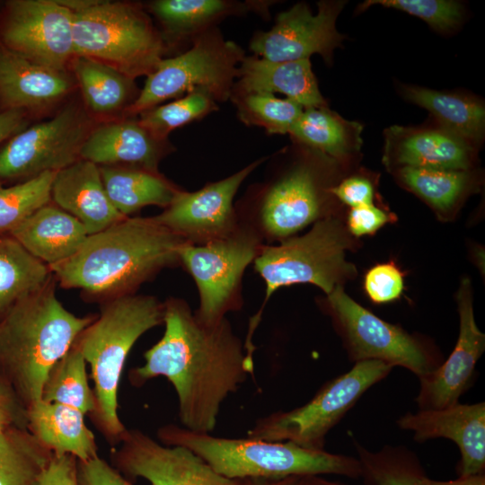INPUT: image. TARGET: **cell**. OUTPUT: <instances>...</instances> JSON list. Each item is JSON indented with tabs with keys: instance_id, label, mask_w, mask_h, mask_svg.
<instances>
[{
	"instance_id": "21",
	"label": "cell",
	"mask_w": 485,
	"mask_h": 485,
	"mask_svg": "<svg viewBox=\"0 0 485 485\" xmlns=\"http://www.w3.org/2000/svg\"><path fill=\"white\" fill-rule=\"evenodd\" d=\"M168 147L143 128L138 120L102 124L90 131L80 159L101 166H119L157 172Z\"/></svg>"
},
{
	"instance_id": "45",
	"label": "cell",
	"mask_w": 485,
	"mask_h": 485,
	"mask_svg": "<svg viewBox=\"0 0 485 485\" xmlns=\"http://www.w3.org/2000/svg\"><path fill=\"white\" fill-rule=\"evenodd\" d=\"M39 485H78L77 460L69 454H53Z\"/></svg>"
},
{
	"instance_id": "43",
	"label": "cell",
	"mask_w": 485,
	"mask_h": 485,
	"mask_svg": "<svg viewBox=\"0 0 485 485\" xmlns=\"http://www.w3.org/2000/svg\"><path fill=\"white\" fill-rule=\"evenodd\" d=\"M330 192L344 204L352 207L374 205L375 191L369 180L362 176H351L331 188Z\"/></svg>"
},
{
	"instance_id": "5",
	"label": "cell",
	"mask_w": 485,
	"mask_h": 485,
	"mask_svg": "<svg viewBox=\"0 0 485 485\" xmlns=\"http://www.w3.org/2000/svg\"><path fill=\"white\" fill-rule=\"evenodd\" d=\"M157 439L166 445L186 447L219 474L233 480H278L292 476L335 474L357 479V457L312 450L291 442L251 437L231 438L199 433L176 424L158 428Z\"/></svg>"
},
{
	"instance_id": "13",
	"label": "cell",
	"mask_w": 485,
	"mask_h": 485,
	"mask_svg": "<svg viewBox=\"0 0 485 485\" xmlns=\"http://www.w3.org/2000/svg\"><path fill=\"white\" fill-rule=\"evenodd\" d=\"M0 44L36 64L64 72L75 56L73 12L58 1H11L0 25Z\"/></svg>"
},
{
	"instance_id": "9",
	"label": "cell",
	"mask_w": 485,
	"mask_h": 485,
	"mask_svg": "<svg viewBox=\"0 0 485 485\" xmlns=\"http://www.w3.org/2000/svg\"><path fill=\"white\" fill-rule=\"evenodd\" d=\"M392 366L378 360L354 363L346 373L326 382L306 403L257 419L247 436L265 441L291 442L312 450H324L327 434Z\"/></svg>"
},
{
	"instance_id": "11",
	"label": "cell",
	"mask_w": 485,
	"mask_h": 485,
	"mask_svg": "<svg viewBox=\"0 0 485 485\" xmlns=\"http://www.w3.org/2000/svg\"><path fill=\"white\" fill-rule=\"evenodd\" d=\"M258 243L255 235L234 232L200 245L181 244L179 260L197 284L199 305L194 314L202 323H218L236 308L235 292L244 269L260 251Z\"/></svg>"
},
{
	"instance_id": "10",
	"label": "cell",
	"mask_w": 485,
	"mask_h": 485,
	"mask_svg": "<svg viewBox=\"0 0 485 485\" xmlns=\"http://www.w3.org/2000/svg\"><path fill=\"white\" fill-rule=\"evenodd\" d=\"M331 314L354 363L378 360L401 366L419 380L438 368L444 358L431 345L387 322L357 304L342 286L327 295Z\"/></svg>"
},
{
	"instance_id": "48",
	"label": "cell",
	"mask_w": 485,
	"mask_h": 485,
	"mask_svg": "<svg viewBox=\"0 0 485 485\" xmlns=\"http://www.w3.org/2000/svg\"><path fill=\"white\" fill-rule=\"evenodd\" d=\"M420 485H485V473L458 477L453 481H436L425 475Z\"/></svg>"
},
{
	"instance_id": "23",
	"label": "cell",
	"mask_w": 485,
	"mask_h": 485,
	"mask_svg": "<svg viewBox=\"0 0 485 485\" xmlns=\"http://www.w3.org/2000/svg\"><path fill=\"white\" fill-rule=\"evenodd\" d=\"M65 72L28 60L0 44V103L4 110L39 109L71 89Z\"/></svg>"
},
{
	"instance_id": "19",
	"label": "cell",
	"mask_w": 485,
	"mask_h": 485,
	"mask_svg": "<svg viewBox=\"0 0 485 485\" xmlns=\"http://www.w3.org/2000/svg\"><path fill=\"white\" fill-rule=\"evenodd\" d=\"M313 164H297L265 192L260 219L265 232L275 238L287 237L322 216L324 192Z\"/></svg>"
},
{
	"instance_id": "38",
	"label": "cell",
	"mask_w": 485,
	"mask_h": 485,
	"mask_svg": "<svg viewBox=\"0 0 485 485\" xmlns=\"http://www.w3.org/2000/svg\"><path fill=\"white\" fill-rule=\"evenodd\" d=\"M240 119L251 126L263 128L269 134H287L302 114L304 108L290 99L273 94H234Z\"/></svg>"
},
{
	"instance_id": "2",
	"label": "cell",
	"mask_w": 485,
	"mask_h": 485,
	"mask_svg": "<svg viewBox=\"0 0 485 485\" xmlns=\"http://www.w3.org/2000/svg\"><path fill=\"white\" fill-rule=\"evenodd\" d=\"M186 241L151 218L126 217L88 235L79 250L49 267L65 288L81 289L103 304L129 294L158 270L179 260Z\"/></svg>"
},
{
	"instance_id": "42",
	"label": "cell",
	"mask_w": 485,
	"mask_h": 485,
	"mask_svg": "<svg viewBox=\"0 0 485 485\" xmlns=\"http://www.w3.org/2000/svg\"><path fill=\"white\" fill-rule=\"evenodd\" d=\"M78 485H133L114 466L99 455L77 460Z\"/></svg>"
},
{
	"instance_id": "3",
	"label": "cell",
	"mask_w": 485,
	"mask_h": 485,
	"mask_svg": "<svg viewBox=\"0 0 485 485\" xmlns=\"http://www.w3.org/2000/svg\"><path fill=\"white\" fill-rule=\"evenodd\" d=\"M54 279L0 319V376L25 410L41 399L50 369L96 318L68 311L57 297Z\"/></svg>"
},
{
	"instance_id": "32",
	"label": "cell",
	"mask_w": 485,
	"mask_h": 485,
	"mask_svg": "<svg viewBox=\"0 0 485 485\" xmlns=\"http://www.w3.org/2000/svg\"><path fill=\"white\" fill-rule=\"evenodd\" d=\"M358 125L348 122L326 107L304 109L289 134L298 142L325 156L343 159L355 146L352 129ZM357 146V145H356Z\"/></svg>"
},
{
	"instance_id": "39",
	"label": "cell",
	"mask_w": 485,
	"mask_h": 485,
	"mask_svg": "<svg viewBox=\"0 0 485 485\" xmlns=\"http://www.w3.org/2000/svg\"><path fill=\"white\" fill-rule=\"evenodd\" d=\"M216 110V101L207 93L198 91L141 113L138 122L157 139L166 140L173 129Z\"/></svg>"
},
{
	"instance_id": "34",
	"label": "cell",
	"mask_w": 485,
	"mask_h": 485,
	"mask_svg": "<svg viewBox=\"0 0 485 485\" xmlns=\"http://www.w3.org/2000/svg\"><path fill=\"white\" fill-rule=\"evenodd\" d=\"M40 400L74 407L85 415L93 412V391L88 383L85 359L75 341L48 372Z\"/></svg>"
},
{
	"instance_id": "31",
	"label": "cell",
	"mask_w": 485,
	"mask_h": 485,
	"mask_svg": "<svg viewBox=\"0 0 485 485\" xmlns=\"http://www.w3.org/2000/svg\"><path fill=\"white\" fill-rule=\"evenodd\" d=\"M73 67L84 98L94 112L111 113L132 100L133 79L113 67L84 56H75Z\"/></svg>"
},
{
	"instance_id": "44",
	"label": "cell",
	"mask_w": 485,
	"mask_h": 485,
	"mask_svg": "<svg viewBox=\"0 0 485 485\" xmlns=\"http://www.w3.org/2000/svg\"><path fill=\"white\" fill-rule=\"evenodd\" d=\"M389 221L387 214L374 205L352 207L348 216L349 233L357 237L372 234Z\"/></svg>"
},
{
	"instance_id": "51",
	"label": "cell",
	"mask_w": 485,
	"mask_h": 485,
	"mask_svg": "<svg viewBox=\"0 0 485 485\" xmlns=\"http://www.w3.org/2000/svg\"><path fill=\"white\" fill-rule=\"evenodd\" d=\"M295 485H347L342 482L332 481L321 475H305L299 477Z\"/></svg>"
},
{
	"instance_id": "14",
	"label": "cell",
	"mask_w": 485,
	"mask_h": 485,
	"mask_svg": "<svg viewBox=\"0 0 485 485\" xmlns=\"http://www.w3.org/2000/svg\"><path fill=\"white\" fill-rule=\"evenodd\" d=\"M110 458L121 474L145 479L151 485H243L244 481L219 474L186 447L163 445L136 428L127 429Z\"/></svg>"
},
{
	"instance_id": "7",
	"label": "cell",
	"mask_w": 485,
	"mask_h": 485,
	"mask_svg": "<svg viewBox=\"0 0 485 485\" xmlns=\"http://www.w3.org/2000/svg\"><path fill=\"white\" fill-rule=\"evenodd\" d=\"M75 56L104 63L131 79L149 75L165 46L146 13L130 4L90 3L73 12Z\"/></svg>"
},
{
	"instance_id": "50",
	"label": "cell",
	"mask_w": 485,
	"mask_h": 485,
	"mask_svg": "<svg viewBox=\"0 0 485 485\" xmlns=\"http://www.w3.org/2000/svg\"><path fill=\"white\" fill-rule=\"evenodd\" d=\"M0 401L8 403L16 408L24 410L23 407L18 401L13 392L11 390V388L7 385V384L3 380L1 376H0Z\"/></svg>"
},
{
	"instance_id": "20",
	"label": "cell",
	"mask_w": 485,
	"mask_h": 485,
	"mask_svg": "<svg viewBox=\"0 0 485 485\" xmlns=\"http://www.w3.org/2000/svg\"><path fill=\"white\" fill-rule=\"evenodd\" d=\"M51 200L75 217L89 235L126 218L109 199L99 166L83 159L56 172Z\"/></svg>"
},
{
	"instance_id": "18",
	"label": "cell",
	"mask_w": 485,
	"mask_h": 485,
	"mask_svg": "<svg viewBox=\"0 0 485 485\" xmlns=\"http://www.w3.org/2000/svg\"><path fill=\"white\" fill-rule=\"evenodd\" d=\"M397 426L413 433L414 440L425 442L447 438L459 448L458 477L485 473V402L455 404L436 410L407 412Z\"/></svg>"
},
{
	"instance_id": "26",
	"label": "cell",
	"mask_w": 485,
	"mask_h": 485,
	"mask_svg": "<svg viewBox=\"0 0 485 485\" xmlns=\"http://www.w3.org/2000/svg\"><path fill=\"white\" fill-rule=\"evenodd\" d=\"M396 139L394 156L402 167L467 171L472 164V146L459 137L439 128H392Z\"/></svg>"
},
{
	"instance_id": "16",
	"label": "cell",
	"mask_w": 485,
	"mask_h": 485,
	"mask_svg": "<svg viewBox=\"0 0 485 485\" xmlns=\"http://www.w3.org/2000/svg\"><path fill=\"white\" fill-rule=\"evenodd\" d=\"M263 160L197 191L179 190L163 212L152 218L188 242L193 240L206 243L229 236L235 232L234 197Z\"/></svg>"
},
{
	"instance_id": "17",
	"label": "cell",
	"mask_w": 485,
	"mask_h": 485,
	"mask_svg": "<svg viewBox=\"0 0 485 485\" xmlns=\"http://www.w3.org/2000/svg\"><path fill=\"white\" fill-rule=\"evenodd\" d=\"M459 335L449 357L434 372L419 380L415 399L419 410H436L459 402L472 382L475 366L485 349V335L473 313L469 278H463L458 294Z\"/></svg>"
},
{
	"instance_id": "22",
	"label": "cell",
	"mask_w": 485,
	"mask_h": 485,
	"mask_svg": "<svg viewBox=\"0 0 485 485\" xmlns=\"http://www.w3.org/2000/svg\"><path fill=\"white\" fill-rule=\"evenodd\" d=\"M275 93L285 94L304 109L326 107L310 59L275 62L256 56L244 57L231 95Z\"/></svg>"
},
{
	"instance_id": "4",
	"label": "cell",
	"mask_w": 485,
	"mask_h": 485,
	"mask_svg": "<svg viewBox=\"0 0 485 485\" xmlns=\"http://www.w3.org/2000/svg\"><path fill=\"white\" fill-rule=\"evenodd\" d=\"M163 322V303L129 294L104 303L75 340L93 382L94 409L89 416L110 445L120 444L128 429L118 413V393L128 353L144 333Z\"/></svg>"
},
{
	"instance_id": "36",
	"label": "cell",
	"mask_w": 485,
	"mask_h": 485,
	"mask_svg": "<svg viewBox=\"0 0 485 485\" xmlns=\"http://www.w3.org/2000/svg\"><path fill=\"white\" fill-rule=\"evenodd\" d=\"M399 177L405 186L441 212L453 208L467 190V171L402 167Z\"/></svg>"
},
{
	"instance_id": "29",
	"label": "cell",
	"mask_w": 485,
	"mask_h": 485,
	"mask_svg": "<svg viewBox=\"0 0 485 485\" xmlns=\"http://www.w3.org/2000/svg\"><path fill=\"white\" fill-rule=\"evenodd\" d=\"M53 278L48 265L10 234L0 235V319L20 300Z\"/></svg>"
},
{
	"instance_id": "25",
	"label": "cell",
	"mask_w": 485,
	"mask_h": 485,
	"mask_svg": "<svg viewBox=\"0 0 485 485\" xmlns=\"http://www.w3.org/2000/svg\"><path fill=\"white\" fill-rule=\"evenodd\" d=\"M25 414L27 429L53 454H69L78 461L98 456L95 436L79 410L40 400Z\"/></svg>"
},
{
	"instance_id": "27",
	"label": "cell",
	"mask_w": 485,
	"mask_h": 485,
	"mask_svg": "<svg viewBox=\"0 0 485 485\" xmlns=\"http://www.w3.org/2000/svg\"><path fill=\"white\" fill-rule=\"evenodd\" d=\"M107 196L123 216L146 206L168 207L179 190L158 172L99 166Z\"/></svg>"
},
{
	"instance_id": "8",
	"label": "cell",
	"mask_w": 485,
	"mask_h": 485,
	"mask_svg": "<svg viewBox=\"0 0 485 485\" xmlns=\"http://www.w3.org/2000/svg\"><path fill=\"white\" fill-rule=\"evenodd\" d=\"M243 50L225 40L218 30L207 28L192 38V47L174 57L162 59L134 102L129 114H141L169 99L204 92L216 101L231 97Z\"/></svg>"
},
{
	"instance_id": "30",
	"label": "cell",
	"mask_w": 485,
	"mask_h": 485,
	"mask_svg": "<svg viewBox=\"0 0 485 485\" xmlns=\"http://www.w3.org/2000/svg\"><path fill=\"white\" fill-rule=\"evenodd\" d=\"M52 455L26 427L10 426L0 434V485H39Z\"/></svg>"
},
{
	"instance_id": "6",
	"label": "cell",
	"mask_w": 485,
	"mask_h": 485,
	"mask_svg": "<svg viewBox=\"0 0 485 485\" xmlns=\"http://www.w3.org/2000/svg\"><path fill=\"white\" fill-rule=\"evenodd\" d=\"M352 240L342 224L334 218L318 220L305 234L293 237L277 246L259 251L254 260L256 271L266 284L261 308L251 319L244 342L246 362L253 364L252 336L264 307L279 287L309 283L317 286L327 295L342 282L356 274L355 266L346 260V251Z\"/></svg>"
},
{
	"instance_id": "33",
	"label": "cell",
	"mask_w": 485,
	"mask_h": 485,
	"mask_svg": "<svg viewBox=\"0 0 485 485\" xmlns=\"http://www.w3.org/2000/svg\"><path fill=\"white\" fill-rule=\"evenodd\" d=\"M365 485H420L427 475L417 454L404 445L370 451L354 442Z\"/></svg>"
},
{
	"instance_id": "35",
	"label": "cell",
	"mask_w": 485,
	"mask_h": 485,
	"mask_svg": "<svg viewBox=\"0 0 485 485\" xmlns=\"http://www.w3.org/2000/svg\"><path fill=\"white\" fill-rule=\"evenodd\" d=\"M236 5L223 0H157L150 9L170 33L193 38L216 20L234 12Z\"/></svg>"
},
{
	"instance_id": "15",
	"label": "cell",
	"mask_w": 485,
	"mask_h": 485,
	"mask_svg": "<svg viewBox=\"0 0 485 485\" xmlns=\"http://www.w3.org/2000/svg\"><path fill=\"white\" fill-rule=\"evenodd\" d=\"M344 1H321L313 14L308 5L298 3L278 13L275 25L268 31L256 32L250 49L257 57L275 61H295L321 55L331 61L333 50L340 46L344 36L336 29V20Z\"/></svg>"
},
{
	"instance_id": "41",
	"label": "cell",
	"mask_w": 485,
	"mask_h": 485,
	"mask_svg": "<svg viewBox=\"0 0 485 485\" xmlns=\"http://www.w3.org/2000/svg\"><path fill=\"white\" fill-rule=\"evenodd\" d=\"M364 285L372 302L389 303L398 299L403 292V273L394 263L378 264L367 271Z\"/></svg>"
},
{
	"instance_id": "12",
	"label": "cell",
	"mask_w": 485,
	"mask_h": 485,
	"mask_svg": "<svg viewBox=\"0 0 485 485\" xmlns=\"http://www.w3.org/2000/svg\"><path fill=\"white\" fill-rule=\"evenodd\" d=\"M90 133L87 119L67 107L48 121L19 131L0 148V183L58 172L80 159Z\"/></svg>"
},
{
	"instance_id": "46",
	"label": "cell",
	"mask_w": 485,
	"mask_h": 485,
	"mask_svg": "<svg viewBox=\"0 0 485 485\" xmlns=\"http://www.w3.org/2000/svg\"><path fill=\"white\" fill-rule=\"evenodd\" d=\"M23 111L15 109L0 111V144L22 129L24 122Z\"/></svg>"
},
{
	"instance_id": "1",
	"label": "cell",
	"mask_w": 485,
	"mask_h": 485,
	"mask_svg": "<svg viewBox=\"0 0 485 485\" xmlns=\"http://www.w3.org/2000/svg\"><path fill=\"white\" fill-rule=\"evenodd\" d=\"M163 337L144 353L145 363L129 370V382L141 387L165 377L177 395L181 427L212 434L223 403L250 375L244 345L227 319L202 323L180 299L163 303Z\"/></svg>"
},
{
	"instance_id": "40",
	"label": "cell",
	"mask_w": 485,
	"mask_h": 485,
	"mask_svg": "<svg viewBox=\"0 0 485 485\" xmlns=\"http://www.w3.org/2000/svg\"><path fill=\"white\" fill-rule=\"evenodd\" d=\"M374 4L417 16L441 32L449 31L456 27L463 13L462 5L458 2L448 0H369L362 4L360 11Z\"/></svg>"
},
{
	"instance_id": "37",
	"label": "cell",
	"mask_w": 485,
	"mask_h": 485,
	"mask_svg": "<svg viewBox=\"0 0 485 485\" xmlns=\"http://www.w3.org/2000/svg\"><path fill=\"white\" fill-rule=\"evenodd\" d=\"M57 172H46L17 184L0 183V235L10 232L35 211L50 203Z\"/></svg>"
},
{
	"instance_id": "49",
	"label": "cell",
	"mask_w": 485,
	"mask_h": 485,
	"mask_svg": "<svg viewBox=\"0 0 485 485\" xmlns=\"http://www.w3.org/2000/svg\"><path fill=\"white\" fill-rule=\"evenodd\" d=\"M299 477L292 476L278 480L249 479L244 480L243 485H295Z\"/></svg>"
},
{
	"instance_id": "24",
	"label": "cell",
	"mask_w": 485,
	"mask_h": 485,
	"mask_svg": "<svg viewBox=\"0 0 485 485\" xmlns=\"http://www.w3.org/2000/svg\"><path fill=\"white\" fill-rule=\"evenodd\" d=\"M9 234L48 267L73 256L89 235L75 217L50 203L35 211Z\"/></svg>"
},
{
	"instance_id": "47",
	"label": "cell",
	"mask_w": 485,
	"mask_h": 485,
	"mask_svg": "<svg viewBox=\"0 0 485 485\" xmlns=\"http://www.w3.org/2000/svg\"><path fill=\"white\" fill-rule=\"evenodd\" d=\"M12 425L26 427L25 410L0 401V434Z\"/></svg>"
},
{
	"instance_id": "28",
	"label": "cell",
	"mask_w": 485,
	"mask_h": 485,
	"mask_svg": "<svg viewBox=\"0 0 485 485\" xmlns=\"http://www.w3.org/2000/svg\"><path fill=\"white\" fill-rule=\"evenodd\" d=\"M410 101L428 110L441 128L469 144L481 141L485 128L484 105L472 98L418 86L403 90Z\"/></svg>"
}]
</instances>
